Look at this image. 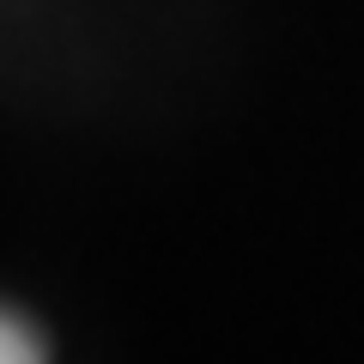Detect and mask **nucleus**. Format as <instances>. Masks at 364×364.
Wrapping results in <instances>:
<instances>
[{"label":"nucleus","mask_w":364,"mask_h":364,"mask_svg":"<svg viewBox=\"0 0 364 364\" xmlns=\"http://www.w3.org/2000/svg\"><path fill=\"white\" fill-rule=\"evenodd\" d=\"M0 364H43V340L6 310H0Z\"/></svg>","instance_id":"f257e3e1"}]
</instances>
